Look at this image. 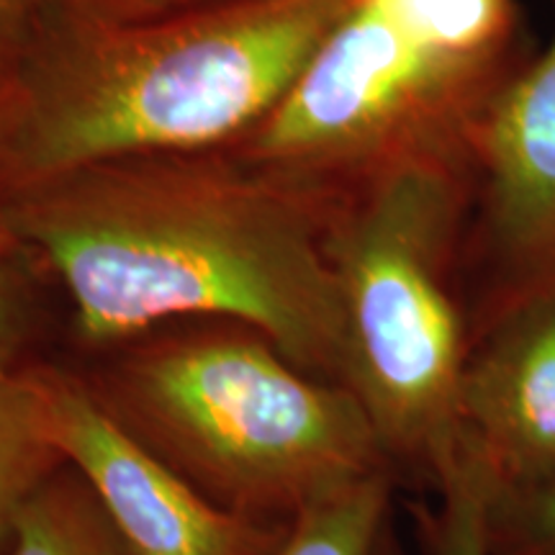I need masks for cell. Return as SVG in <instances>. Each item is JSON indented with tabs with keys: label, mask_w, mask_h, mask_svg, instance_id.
<instances>
[{
	"label": "cell",
	"mask_w": 555,
	"mask_h": 555,
	"mask_svg": "<svg viewBox=\"0 0 555 555\" xmlns=\"http://www.w3.org/2000/svg\"><path fill=\"white\" fill-rule=\"evenodd\" d=\"M461 291L474 345L555 298V26L470 137Z\"/></svg>",
	"instance_id": "8992f818"
},
{
	"label": "cell",
	"mask_w": 555,
	"mask_h": 555,
	"mask_svg": "<svg viewBox=\"0 0 555 555\" xmlns=\"http://www.w3.org/2000/svg\"><path fill=\"white\" fill-rule=\"evenodd\" d=\"M461 440L491 489L555 476V298L504 319L470 350Z\"/></svg>",
	"instance_id": "ba28073f"
},
{
	"label": "cell",
	"mask_w": 555,
	"mask_h": 555,
	"mask_svg": "<svg viewBox=\"0 0 555 555\" xmlns=\"http://www.w3.org/2000/svg\"><path fill=\"white\" fill-rule=\"evenodd\" d=\"M347 0H245L67 52L0 127L18 189L144 152L196 150L266 121Z\"/></svg>",
	"instance_id": "3957f363"
},
{
	"label": "cell",
	"mask_w": 555,
	"mask_h": 555,
	"mask_svg": "<svg viewBox=\"0 0 555 555\" xmlns=\"http://www.w3.org/2000/svg\"><path fill=\"white\" fill-rule=\"evenodd\" d=\"M54 367L0 373V545H9L24 506L67 466L57 440Z\"/></svg>",
	"instance_id": "9c48e42d"
},
{
	"label": "cell",
	"mask_w": 555,
	"mask_h": 555,
	"mask_svg": "<svg viewBox=\"0 0 555 555\" xmlns=\"http://www.w3.org/2000/svg\"><path fill=\"white\" fill-rule=\"evenodd\" d=\"M57 440L131 555H273L288 525L221 509L111 420L80 376L60 373Z\"/></svg>",
	"instance_id": "52a82bcc"
},
{
	"label": "cell",
	"mask_w": 555,
	"mask_h": 555,
	"mask_svg": "<svg viewBox=\"0 0 555 555\" xmlns=\"http://www.w3.org/2000/svg\"><path fill=\"white\" fill-rule=\"evenodd\" d=\"M82 380L111 420L240 517L291 525L367 478L397 476L350 388L242 324L152 339Z\"/></svg>",
	"instance_id": "7a4b0ae2"
},
{
	"label": "cell",
	"mask_w": 555,
	"mask_h": 555,
	"mask_svg": "<svg viewBox=\"0 0 555 555\" xmlns=\"http://www.w3.org/2000/svg\"><path fill=\"white\" fill-rule=\"evenodd\" d=\"M393 474H378L304 512L273 555H376L391 527Z\"/></svg>",
	"instance_id": "8fae6325"
},
{
	"label": "cell",
	"mask_w": 555,
	"mask_h": 555,
	"mask_svg": "<svg viewBox=\"0 0 555 555\" xmlns=\"http://www.w3.org/2000/svg\"><path fill=\"white\" fill-rule=\"evenodd\" d=\"M29 9L31 0H0V82L11 67Z\"/></svg>",
	"instance_id": "5bb4252c"
},
{
	"label": "cell",
	"mask_w": 555,
	"mask_h": 555,
	"mask_svg": "<svg viewBox=\"0 0 555 555\" xmlns=\"http://www.w3.org/2000/svg\"><path fill=\"white\" fill-rule=\"evenodd\" d=\"M433 489L437 506L422 512V538L427 555H491L486 535V478L478 457L463 440L442 466Z\"/></svg>",
	"instance_id": "7c38bea8"
},
{
	"label": "cell",
	"mask_w": 555,
	"mask_h": 555,
	"mask_svg": "<svg viewBox=\"0 0 555 555\" xmlns=\"http://www.w3.org/2000/svg\"><path fill=\"white\" fill-rule=\"evenodd\" d=\"M466 157L414 159L330 217L343 317L339 384L365 409L393 470L435 486L461 440L474 332L461 291Z\"/></svg>",
	"instance_id": "277c9868"
},
{
	"label": "cell",
	"mask_w": 555,
	"mask_h": 555,
	"mask_svg": "<svg viewBox=\"0 0 555 555\" xmlns=\"http://www.w3.org/2000/svg\"><path fill=\"white\" fill-rule=\"evenodd\" d=\"M3 240H5V234H3V232H0V247H3Z\"/></svg>",
	"instance_id": "e0dca14e"
},
{
	"label": "cell",
	"mask_w": 555,
	"mask_h": 555,
	"mask_svg": "<svg viewBox=\"0 0 555 555\" xmlns=\"http://www.w3.org/2000/svg\"><path fill=\"white\" fill-rule=\"evenodd\" d=\"M330 217L249 180L99 165L16 189L0 206V232L57 273L90 345L211 317L260 332L339 384Z\"/></svg>",
	"instance_id": "6da1fadb"
},
{
	"label": "cell",
	"mask_w": 555,
	"mask_h": 555,
	"mask_svg": "<svg viewBox=\"0 0 555 555\" xmlns=\"http://www.w3.org/2000/svg\"><path fill=\"white\" fill-rule=\"evenodd\" d=\"M532 54L517 0H347L266 119L260 152L350 172L356 191L414 159L466 157Z\"/></svg>",
	"instance_id": "5b68a950"
},
{
	"label": "cell",
	"mask_w": 555,
	"mask_h": 555,
	"mask_svg": "<svg viewBox=\"0 0 555 555\" xmlns=\"http://www.w3.org/2000/svg\"><path fill=\"white\" fill-rule=\"evenodd\" d=\"M18 337H21L18 309H16V301H13L9 281H5L3 270H0V373L11 371V360L16 356Z\"/></svg>",
	"instance_id": "9a60e30c"
},
{
	"label": "cell",
	"mask_w": 555,
	"mask_h": 555,
	"mask_svg": "<svg viewBox=\"0 0 555 555\" xmlns=\"http://www.w3.org/2000/svg\"><path fill=\"white\" fill-rule=\"evenodd\" d=\"M376 555H404L401 553V545L397 540V532H393V527H388L386 530V535H384V540H380Z\"/></svg>",
	"instance_id": "2e32d148"
},
{
	"label": "cell",
	"mask_w": 555,
	"mask_h": 555,
	"mask_svg": "<svg viewBox=\"0 0 555 555\" xmlns=\"http://www.w3.org/2000/svg\"><path fill=\"white\" fill-rule=\"evenodd\" d=\"M9 555H131L88 483L65 466L21 512Z\"/></svg>",
	"instance_id": "30bf717a"
},
{
	"label": "cell",
	"mask_w": 555,
	"mask_h": 555,
	"mask_svg": "<svg viewBox=\"0 0 555 555\" xmlns=\"http://www.w3.org/2000/svg\"><path fill=\"white\" fill-rule=\"evenodd\" d=\"M491 555H555V476L486 499Z\"/></svg>",
	"instance_id": "4fadbf2b"
}]
</instances>
